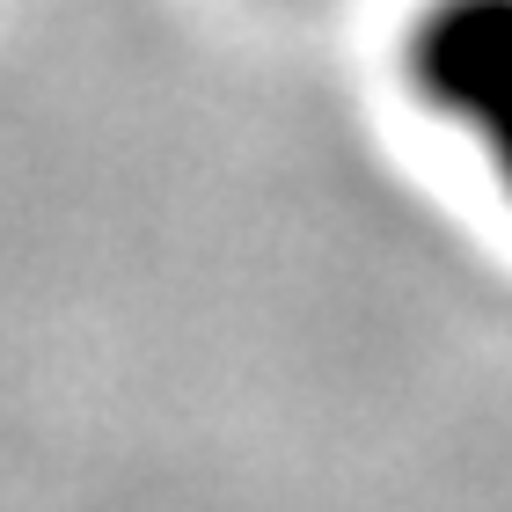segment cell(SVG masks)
<instances>
[{
  "label": "cell",
  "instance_id": "1",
  "mask_svg": "<svg viewBox=\"0 0 512 512\" xmlns=\"http://www.w3.org/2000/svg\"><path fill=\"white\" fill-rule=\"evenodd\" d=\"M432 81L454 96V110L498 125V147L512 161V0H476L432 30Z\"/></svg>",
  "mask_w": 512,
  "mask_h": 512
}]
</instances>
